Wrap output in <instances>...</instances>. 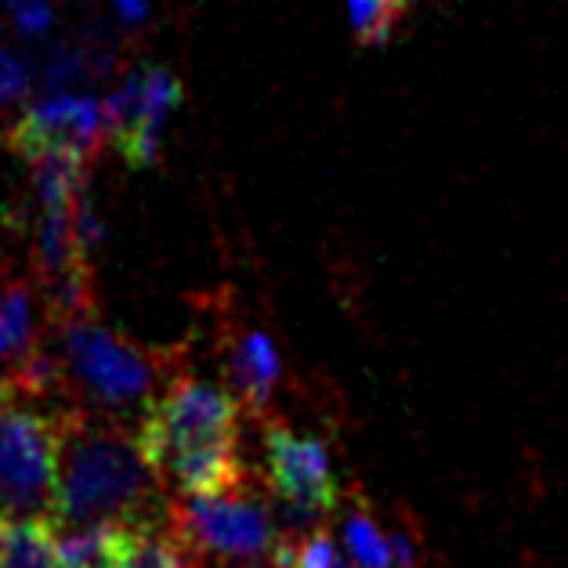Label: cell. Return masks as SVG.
<instances>
[{
  "instance_id": "obj_1",
  "label": "cell",
  "mask_w": 568,
  "mask_h": 568,
  "mask_svg": "<svg viewBox=\"0 0 568 568\" xmlns=\"http://www.w3.org/2000/svg\"><path fill=\"white\" fill-rule=\"evenodd\" d=\"M243 402L232 387L171 373L134 424L142 460L182 496H211L246 481L240 460Z\"/></svg>"
},
{
  "instance_id": "obj_2",
  "label": "cell",
  "mask_w": 568,
  "mask_h": 568,
  "mask_svg": "<svg viewBox=\"0 0 568 568\" xmlns=\"http://www.w3.org/2000/svg\"><path fill=\"white\" fill-rule=\"evenodd\" d=\"M156 475L138 453L134 427L94 420L84 413H62V456L54 485L51 521L59 529L94 521L152 518Z\"/></svg>"
},
{
  "instance_id": "obj_3",
  "label": "cell",
  "mask_w": 568,
  "mask_h": 568,
  "mask_svg": "<svg viewBox=\"0 0 568 568\" xmlns=\"http://www.w3.org/2000/svg\"><path fill=\"white\" fill-rule=\"evenodd\" d=\"M62 366L80 384L88 402L109 417H142L156 398L160 381H168V355L113 334L94 323V312L62 318Z\"/></svg>"
},
{
  "instance_id": "obj_4",
  "label": "cell",
  "mask_w": 568,
  "mask_h": 568,
  "mask_svg": "<svg viewBox=\"0 0 568 568\" xmlns=\"http://www.w3.org/2000/svg\"><path fill=\"white\" fill-rule=\"evenodd\" d=\"M168 518L200 565L217 561L225 568H261V561L272 565L280 547L272 510L265 496L251 489V481L211 496H185L182 504L168 507Z\"/></svg>"
},
{
  "instance_id": "obj_5",
  "label": "cell",
  "mask_w": 568,
  "mask_h": 568,
  "mask_svg": "<svg viewBox=\"0 0 568 568\" xmlns=\"http://www.w3.org/2000/svg\"><path fill=\"white\" fill-rule=\"evenodd\" d=\"M62 456V413H40L19 398L0 402V510L51 518Z\"/></svg>"
},
{
  "instance_id": "obj_6",
  "label": "cell",
  "mask_w": 568,
  "mask_h": 568,
  "mask_svg": "<svg viewBox=\"0 0 568 568\" xmlns=\"http://www.w3.org/2000/svg\"><path fill=\"white\" fill-rule=\"evenodd\" d=\"M265 475L283 510L294 521L312 525L341 507V481L326 446L312 435L294 432L283 420H265Z\"/></svg>"
},
{
  "instance_id": "obj_7",
  "label": "cell",
  "mask_w": 568,
  "mask_h": 568,
  "mask_svg": "<svg viewBox=\"0 0 568 568\" xmlns=\"http://www.w3.org/2000/svg\"><path fill=\"white\" fill-rule=\"evenodd\" d=\"M182 102L178 77L160 65L134 69L123 84L102 102L105 138L131 168H149L160 156V131L171 109Z\"/></svg>"
},
{
  "instance_id": "obj_8",
  "label": "cell",
  "mask_w": 568,
  "mask_h": 568,
  "mask_svg": "<svg viewBox=\"0 0 568 568\" xmlns=\"http://www.w3.org/2000/svg\"><path fill=\"white\" fill-rule=\"evenodd\" d=\"M102 102L77 91H51L44 102L26 109L16 131H11V149L22 152V160H33L51 149H69L91 160L102 149Z\"/></svg>"
},
{
  "instance_id": "obj_9",
  "label": "cell",
  "mask_w": 568,
  "mask_h": 568,
  "mask_svg": "<svg viewBox=\"0 0 568 568\" xmlns=\"http://www.w3.org/2000/svg\"><path fill=\"white\" fill-rule=\"evenodd\" d=\"M225 377H229L232 395L243 402L246 413L265 409L275 384L283 377V363H280V352H275L272 337L261 334V329H246V334L229 341Z\"/></svg>"
},
{
  "instance_id": "obj_10",
  "label": "cell",
  "mask_w": 568,
  "mask_h": 568,
  "mask_svg": "<svg viewBox=\"0 0 568 568\" xmlns=\"http://www.w3.org/2000/svg\"><path fill=\"white\" fill-rule=\"evenodd\" d=\"M113 568H203L178 532L171 529V518H138L123 521L120 547Z\"/></svg>"
},
{
  "instance_id": "obj_11",
  "label": "cell",
  "mask_w": 568,
  "mask_h": 568,
  "mask_svg": "<svg viewBox=\"0 0 568 568\" xmlns=\"http://www.w3.org/2000/svg\"><path fill=\"white\" fill-rule=\"evenodd\" d=\"M0 568H59V532L51 518H0Z\"/></svg>"
},
{
  "instance_id": "obj_12",
  "label": "cell",
  "mask_w": 568,
  "mask_h": 568,
  "mask_svg": "<svg viewBox=\"0 0 568 568\" xmlns=\"http://www.w3.org/2000/svg\"><path fill=\"white\" fill-rule=\"evenodd\" d=\"M40 352L37 344V312L33 294L22 280L0 283V363L16 373Z\"/></svg>"
},
{
  "instance_id": "obj_13",
  "label": "cell",
  "mask_w": 568,
  "mask_h": 568,
  "mask_svg": "<svg viewBox=\"0 0 568 568\" xmlns=\"http://www.w3.org/2000/svg\"><path fill=\"white\" fill-rule=\"evenodd\" d=\"M341 539H344V554H348L358 568H395L392 529H384L377 515H373V507L358 493L352 507L344 510Z\"/></svg>"
},
{
  "instance_id": "obj_14",
  "label": "cell",
  "mask_w": 568,
  "mask_h": 568,
  "mask_svg": "<svg viewBox=\"0 0 568 568\" xmlns=\"http://www.w3.org/2000/svg\"><path fill=\"white\" fill-rule=\"evenodd\" d=\"M33 88V77L19 54L0 48V105H19Z\"/></svg>"
},
{
  "instance_id": "obj_15",
  "label": "cell",
  "mask_w": 568,
  "mask_h": 568,
  "mask_svg": "<svg viewBox=\"0 0 568 568\" xmlns=\"http://www.w3.org/2000/svg\"><path fill=\"white\" fill-rule=\"evenodd\" d=\"M54 22L48 0H16V26L26 37H44Z\"/></svg>"
},
{
  "instance_id": "obj_16",
  "label": "cell",
  "mask_w": 568,
  "mask_h": 568,
  "mask_svg": "<svg viewBox=\"0 0 568 568\" xmlns=\"http://www.w3.org/2000/svg\"><path fill=\"white\" fill-rule=\"evenodd\" d=\"M116 11H120V19L128 22V26H138V22H145V11L149 4L145 0H113Z\"/></svg>"
},
{
  "instance_id": "obj_17",
  "label": "cell",
  "mask_w": 568,
  "mask_h": 568,
  "mask_svg": "<svg viewBox=\"0 0 568 568\" xmlns=\"http://www.w3.org/2000/svg\"><path fill=\"white\" fill-rule=\"evenodd\" d=\"M381 4H384V8L392 11V16L398 19V16H402V8H406V0H381Z\"/></svg>"
},
{
  "instance_id": "obj_18",
  "label": "cell",
  "mask_w": 568,
  "mask_h": 568,
  "mask_svg": "<svg viewBox=\"0 0 568 568\" xmlns=\"http://www.w3.org/2000/svg\"><path fill=\"white\" fill-rule=\"evenodd\" d=\"M4 395H8V369L0 363V402H4Z\"/></svg>"
},
{
  "instance_id": "obj_19",
  "label": "cell",
  "mask_w": 568,
  "mask_h": 568,
  "mask_svg": "<svg viewBox=\"0 0 568 568\" xmlns=\"http://www.w3.org/2000/svg\"><path fill=\"white\" fill-rule=\"evenodd\" d=\"M8 4H16V0H8Z\"/></svg>"
},
{
  "instance_id": "obj_20",
  "label": "cell",
  "mask_w": 568,
  "mask_h": 568,
  "mask_svg": "<svg viewBox=\"0 0 568 568\" xmlns=\"http://www.w3.org/2000/svg\"><path fill=\"white\" fill-rule=\"evenodd\" d=\"M0 518H4V510H0Z\"/></svg>"
}]
</instances>
